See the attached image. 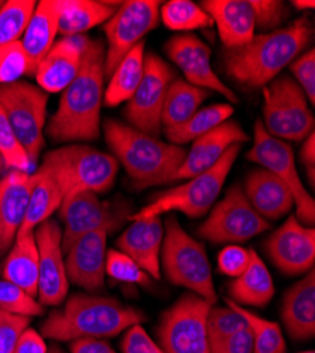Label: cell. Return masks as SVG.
<instances>
[{
    "label": "cell",
    "mask_w": 315,
    "mask_h": 353,
    "mask_svg": "<svg viewBox=\"0 0 315 353\" xmlns=\"http://www.w3.org/2000/svg\"><path fill=\"white\" fill-rule=\"evenodd\" d=\"M174 79L176 71L159 55H145V72L123 113L129 126L154 137L160 136L164 99Z\"/></svg>",
    "instance_id": "cell-15"
},
{
    "label": "cell",
    "mask_w": 315,
    "mask_h": 353,
    "mask_svg": "<svg viewBox=\"0 0 315 353\" xmlns=\"http://www.w3.org/2000/svg\"><path fill=\"white\" fill-rule=\"evenodd\" d=\"M234 114V106L229 103H216L210 105L196 110L190 119L176 128L165 129V136L171 144L183 145L190 141L196 140L204 136L210 130L229 121V117Z\"/></svg>",
    "instance_id": "cell-34"
},
{
    "label": "cell",
    "mask_w": 315,
    "mask_h": 353,
    "mask_svg": "<svg viewBox=\"0 0 315 353\" xmlns=\"http://www.w3.org/2000/svg\"><path fill=\"white\" fill-rule=\"evenodd\" d=\"M266 252L284 274H307L314 269L315 230L303 225L296 215L285 221L266 242Z\"/></svg>",
    "instance_id": "cell-18"
},
{
    "label": "cell",
    "mask_w": 315,
    "mask_h": 353,
    "mask_svg": "<svg viewBox=\"0 0 315 353\" xmlns=\"http://www.w3.org/2000/svg\"><path fill=\"white\" fill-rule=\"evenodd\" d=\"M60 218L64 222L63 252L65 254L83 234L99 229L108 233L121 229L130 218V208L126 202H102L98 194L82 191L64 198Z\"/></svg>",
    "instance_id": "cell-13"
},
{
    "label": "cell",
    "mask_w": 315,
    "mask_h": 353,
    "mask_svg": "<svg viewBox=\"0 0 315 353\" xmlns=\"http://www.w3.org/2000/svg\"><path fill=\"white\" fill-rule=\"evenodd\" d=\"M314 28L308 17L287 27L254 36L247 44L225 48L222 67L226 75L246 90H259L280 75L308 47Z\"/></svg>",
    "instance_id": "cell-2"
},
{
    "label": "cell",
    "mask_w": 315,
    "mask_h": 353,
    "mask_svg": "<svg viewBox=\"0 0 315 353\" xmlns=\"http://www.w3.org/2000/svg\"><path fill=\"white\" fill-rule=\"evenodd\" d=\"M116 245L119 250L134 260L150 277L160 279V254L164 239L161 216L132 221Z\"/></svg>",
    "instance_id": "cell-23"
},
{
    "label": "cell",
    "mask_w": 315,
    "mask_h": 353,
    "mask_svg": "<svg viewBox=\"0 0 315 353\" xmlns=\"http://www.w3.org/2000/svg\"><path fill=\"white\" fill-rule=\"evenodd\" d=\"M37 3L33 0H9L0 9V48L20 41Z\"/></svg>",
    "instance_id": "cell-37"
},
{
    "label": "cell",
    "mask_w": 315,
    "mask_h": 353,
    "mask_svg": "<svg viewBox=\"0 0 315 353\" xmlns=\"http://www.w3.org/2000/svg\"><path fill=\"white\" fill-rule=\"evenodd\" d=\"M61 14V0H43L39 2L21 37L28 68L27 75H34L39 64L51 50L59 34Z\"/></svg>",
    "instance_id": "cell-26"
},
{
    "label": "cell",
    "mask_w": 315,
    "mask_h": 353,
    "mask_svg": "<svg viewBox=\"0 0 315 353\" xmlns=\"http://www.w3.org/2000/svg\"><path fill=\"white\" fill-rule=\"evenodd\" d=\"M211 304L187 292L163 312L157 328L159 346L164 353H212L207 332Z\"/></svg>",
    "instance_id": "cell-10"
},
{
    "label": "cell",
    "mask_w": 315,
    "mask_h": 353,
    "mask_svg": "<svg viewBox=\"0 0 315 353\" xmlns=\"http://www.w3.org/2000/svg\"><path fill=\"white\" fill-rule=\"evenodd\" d=\"M5 5V2H0V9H2V6Z\"/></svg>",
    "instance_id": "cell-56"
},
{
    "label": "cell",
    "mask_w": 315,
    "mask_h": 353,
    "mask_svg": "<svg viewBox=\"0 0 315 353\" xmlns=\"http://www.w3.org/2000/svg\"><path fill=\"white\" fill-rule=\"evenodd\" d=\"M247 160L262 165L287 185L294 196L296 218L305 226L315 222V201L304 188L300 179L293 149L287 141L273 137L265 129L262 119L254 125L253 145L247 153Z\"/></svg>",
    "instance_id": "cell-11"
},
{
    "label": "cell",
    "mask_w": 315,
    "mask_h": 353,
    "mask_svg": "<svg viewBox=\"0 0 315 353\" xmlns=\"http://www.w3.org/2000/svg\"><path fill=\"white\" fill-rule=\"evenodd\" d=\"M30 316L0 310V353H13L21 334L28 328Z\"/></svg>",
    "instance_id": "cell-44"
},
{
    "label": "cell",
    "mask_w": 315,
    "mask_h": 353,
    "mask_svg": "<svg viewBox=\"0 0 315 353\" xmlns=\"http://www.w3.org/2000/svg\"><path fill=\"white\" fill-rule=\"evenodd\" d=\"M0 310L26 316H39L44 314V307L36 299L3 279L0 280Z\"/></svg>",
    "instance_id": "cell-41"
},
{
    "label": "cell",
    "mask_w": 315,
    "mask_h": 353,
    "mask_svg": "<svg viewBox=\"0 0 315 353\" xmlns=\"http://www.w3.org/2000/svg\"><path fill=\"white\" fill-rule=\"evenodd\" d=\"M297 85L307 97L311 106L315 103V51L311 48L297 57L290 64Z\"/></svg>",
    "instance_id": "cell-45"
},
{
    "label": "cell",
    "mask_w": 315,
    "mask_h": 353,
    "mask_svg": "<svg viewBox=\"0 0 315 353\" xmlns=\"http://www.w3.org/2000/svg\"><path fill=\"white\" fill-rule=\"evenodd\" d=\"M227 307H214L211 305L207 316V332L211 347L221 341L232 336L234 334L246 330L247 322L235 310V307L226 300Z\"/></svg>",
    "instance_id": "cell-38"
},
{
    "label": "cell",
    "mask_w": 315,
    "mask_h": 353,
    "mask_svg": "<svg viewBox=\"0 0 315 353\" xmlns=\"http://www.w3.org/2000/svg\"><path fill=\"white\" fill-rule=\"evenodd\" d=\"M121 5L122 2L105 0H61L59 33L63 37L83 36L91 28L105 24Z\"/></svg>",
    "instance_id": "cell-29"
},
{
    "label": "cell",
    "mask_w": 315,
    "mask_h": 353,
    "mask_svg": "<svg viewBox=\"0 0 315 353\" xmlns=\"http://www.w3.org/2000/svg\"><path fill=\"white\" fill-rule=\"evenodd\" d=\"M269 228L270 223L254 211L243 188L234 185L199 226L198 234L218 245L242 243Z\"/></svg>",
    "instance_id": "cell-14"
},
{
    "label": "cell",
    "mask_w": 315,
    "mask_h": 353,
    "mask_svg": "<svg viewBox=\"0 0 315 353\" xmlns=\"http://www.w3.org/2000/svg\"><path fill=\"white\" fill-rule=\"evenodd\" d=\"M40 167L54 175L64 198L82 191L106 192L119 171V163L112 154L78 143L48 152Z\"/></svg>",
    "instance_id": "cell-5"
},
{
    "label": "cell",
    "mask_w": 315,
    "mask_h": 353,
    "mask_svg": "<svg viewBox=\"0 0 315 353\" xmlns=\"http://www.w3.org/2000/svg\"><path fill=\"white\" fill-rule=\"evenodd\" d=\"M300 157H301V163L304 164V167L307 170L309 184L314 185V172H315V136H314V133H311L304 140Z\"/></svg>",
    "instance_id": "cell-51"
},
{
    "label": "cell",
    "mask_w": 315,
    "mask_h": 353,
    "mask_svg": "<svg viewBox=\"0 0 315 353\" xmlns=\"http://www.w3.org/2000/svg\"><path fill=\"white\" fill-rule=\"evenodd\" d=\"M105 272L109 277L121 283L150 285V276L121 250H109L106 253Z\"/></svg>",
    "instance_id": "cell-40"
},
{
    "label": "cell",
    "mask_w": 315,
    "mask_h": 353,
    "mask_svg": "<svg viewBox=\"0 0 315 353\" xmlns=\"http://www.w3.org/2000/svg\"><path fill=\"white\" fill-rule=\"evenodd\" d=\"M297 353H314V350H304V352H297Z\"/></svg>",
    "instance_id": "cell-55"
},
{
    "label": "cell",
    "mask_w": 315,
    "mask_h": 353,
    "mask_svg": "<svg viewBox=\"0 0 315 353\" xmlns=\"http://www.w3.org/2000/svg\"><path fill=\"white\" fill-rule=\"evenodd\" d=\"M161 264L167 280L190 290L211 305L216 303L211 264L205 248L183 229L176 216L167 218L161 246Z\"/></svg>",
    "instance_id": "cell-6"
},
{
    "label": "cell",
    "mask_w": 315,
    "mask_h": 353,
    "mask_svg": "<svg viewBox=\"0 0 315 353\" xmlns=\"http://www.w3.org/2000/svg\"><path fill=\"white\" fill-rule=\"evenodd\" d=\"M243 192L254 211L267 222L287 215L294 207L290 188L265 168L252 170L247 174Z\"/></svg>",
    "instance_id": "cell-24"
},
{
    "label": "cell",
    "mask_w": 315,
    "mask_h": 353,
    "mask_svg": "<svg viewBox=\"0 0 315 353\" xmlns=\"http://www.w3.org/2000/svg\"><path fill=\"white\" fill-rule=\"evenodd\" d=\"M160 19L173 32H191L214 26L204 8L191 0H170L160 8Z\"/></svg>",
    "instance_id": "cell-35"
},
{
    "label": "cell",
    "mask_w": 315,
    "mask_h": 353,
    "mask_svg": "<svg viewBox=\"0 0 315 353\" xmlns=\"http://www.w3.org/2000/svg\"><path fill=\"white\" fill-rule=\"evenodd\" d=\"M48 94L27 81L0 83V106L17 134L32 163L37 161L44 147Z\"/></svg>",
    "instance_id": "cell-9"
},
{
    "label": "cell",
    "mask_w": 315,
    "mask_h": 353,
    "mask_svg": "<svg viewBox=\"0 0 315 353\" xmlns=\"http://www.w3.org/2000/svg\"><path fill=\"white\" fill-rule=\"evenodd\" d=\"M229 303L235 307V310L247 322L253 339V353H285V341L276 322L256 315L231 300H229Z\"/></svg>",
    "instance_id": "cell-36"
},
{
    "label": "cell",
    "mask_w": 315,
    "mask_h": 353,
    "mask_svg": "<svg viewBox=\"0 0 315 353\" xmlns=\"http://www.w3.org/2000/svg\"><path fill=\"white\" fill-rule=\"evenodd\" d=\"M231 301L241 305L265 307L274 296V283L263 260L250 249L247 269L229 284Z\"/></svg>",
    "instance_id": "cell-31"
},
{
    "label": "cell",
    "mask_w": 315,
    "mask_h": 353,
    "mask_svg": "<svg viewBox=\"0 0 315 353\" xmlns=\"http://www.w3.org/2000/svg\"><path fill=\"white\" fill-rule=\"evenodd\" d=\"M105 79L103 43L88 37L81 70L61 92L59 108L47 123V136L52 141L77 143L99 137Z\"/></svg>",
    "instance_id": "cell-1"
},
{
    "label": "cell",
    "mask_w": 315,
    "mask_h": 353,
    "mask_svg": "<svg viewBox=\"0 0 315 353\" xmlns=\"http://www.w3.org/2000/svg\"><path fill=\"white\" fill-rule=\"evenodd\" d=\"M201 6L216 24L225 48L245 46L254 37L256 23L250 0H205Z\"/></svg>",
    "instance_id": "cell-25"
},
{
    "label": "cell",
    "mask_w": 315,
    "mask_h": 353,
    "mask_svg": "<svg viewBox=\"0 0 315 353\" xmlns=\"http://www.w3.org/2000/svg\"><path fill=\"white\" fill-rule=\"evenodd\" d=\"M208 98V91L198 88L185 79H174L168 86L163 105L161 123L165 129L185 123L199 110V106Z\"/></svg>",
    "instance_id": "cell-33"
},
{
    "label": "cell",
    "mask_w": 315,
    "mask_h": 353,
    "mask_svg": "<svg viewBox=\"0 0 315 353\" xmlns=\"http://www.w3.org/2000/svg\"><path fill=\"white\" fill-rule=\"evenodd\" d=\"M212 353H253V339L249 327L211 347Z\"/></svg>",
    "instance_id": "cell-48"
},
{
    "label": "cell",
    "mask_w": 315,
    "mask_h": 353,
    "mask_svg": "<svg viewBox=\"0 0 315 353\" xmlns=\"http://www.w3.org/2000/svg\"><path fill=\"white\" fill-rule=\"evenodd\" d=\"M293 6L298 10H311L315 8V3L312 2V0H294L293 2Z\"/></svg>",
    "instance_id": "cell-52"
},
{
    "label": "cell",
    "mask_w": 315,
    "mask_h": 353,
    "mask_svg": "<svg viewBox=\"0 0 315 353\" xmlns=\"http://www.w3.org/2000/svg\"><path fill=\"white\" fill-rule=\"evenodd\" d=\"M250 6L254 14L256 28H259L263 33L278 30L290 14L287 3L280 2V0H250Z\"/></svg>",
    "instance_id": "cell-42"
},
{
    "label": "cell",
    "mask_w": 315,
    "mask_h": 353,
    "mask_svg": "<svg viewBox=\"0 0 315 353\" xmlns=\"http://www.w3.org/2000/svg\"><path fill=\"white\" fill-rule=\"evenodd\" d=\"M145 41H141L114 68L103 94L106 106L114 108L129 102L145 72Z\"/></svg>",
    "instance_id": "cell-32"
},
{
    "label": "cell",
    "mask_w": 315,
    "mask_h": 353,
    "mask_svg": "<svg viewBox=\"0 0 315 353\" xmlns=\"http://www.w3.org/2000/svg\"><path fill=\"white\" fill-rule=\"evenodd\" d=\"M63 201L64 194L59 183L54 179V175L40 167L33 174L30 199H28L27 212L17 236L34 233L39 225L50 219L57 210H60Z\"/></svg>",
    "instance_id": "cell-30"
},
{
    "label": "cell",
    "mask_w": 315,
    "mask_h": 353,
    "mask_svg": "<svg viewBox=\"0 0 315 353\" xmlns=\"http://www.w3.org/2000/svg\"><path fill=\"white\" fill-rule=\"evenodd\" d=\"M160 2L157 0H128L122 2L103 26L108 40L105 50V77L110 78L123 58L159 26Z\"/></svg>",
    "instance_id": "cell-12"
},
{
    "label": "cell",
    "mask_w": 315,
    "mask_h": 353,
    "mask_svg": "<svg viewBox=\"0 0 315 353\" xmlns=\"http://www.w3.org/2000/svg\"><path fill=\"white\" fill-rule=\"evenodd\" d=\"M87 41V36H75L63 37L54 43L34 72L39 86L44 92H63L75 79L82 65Z\"/></svg>",
    "instance_id": "cell-20"
},
{
    "label": "cell",
    "mask_w": 315,
    "mask_h": 353,
    "mask_svg": "<svg viewBox=\"0 0 315 353\" xmlns=\"http://www.w3.org/2000/svg\"><path fill=\"white\" fill-rule=\"evenodd\" d=\"M47 353H64V350H63L61 347L57 346V345H52V346L47 350Z\"/></svg>",
    "instance_id": "cell-53"
},
{
    "label": "cell",
    "mask_w": 315,
    "mask_h": 353,
    "mask_svg": "<svg viewBox=\"0 0 315 353\" xmlns=\"http://www.w3.org/2000/svg\"><path fill=\"white\" fill-rule=\"evenodd\" d=\"M71 353H116L103 339L81 338L71 342Z\"/></svg>",
    "instance_id": "cell-50"
},
{
    "label": "cell",
    "mask_w": 315,
    "mask_h": 353,
    "mask_svg": "<svg viewBox=\"0 0 315 353\" xmlns=\"http://www.w3.org/2000/svg\"><path fill=\"white\" fill-rule=\"evenodd\" d=\"M250 250L238 245L226 246L218 256V269L222 274L229 277H239L249 266Z\"/></svg>",
    "instance_id": "cell-46"
},
{
    "label": "cell",
    "mask_w": 315,
    "mask_h": 353,
    "mask_svg": "<svg viewBox=\"0 0 315 353\" xmlns=\"http://www.w3.org/2000/svg\"><path fill=\"white\" fill-rule=\"evenodd\" d=\"M33 174L10 170L0 179V257L14 243L24 221Z\"/></svg>",
    "instance_id": "cell-21"
},
{
    "label": "cell",
    "mask_w": 315,
    "mask_h": 353,
    "mask_svg": "<svg viewBox=\"0 0 315 353\" xmlns=\"http://www.w3.org/2000/svg\"><path fill=\"white\" fill-rule=\"evenodd\" d=\"M241 149L242 144L231 145L212 168L192 176L188 183L183 185L157 195V198H154L145 208L130 215L129 219H149L173 211H179L191 219L204 216L216 201L229 171L232 170L234 163L241 153Z\"/></svg>",
    "instance_id": "cell-7"
},
{
    "label": "cell",
    "mask_w": 315,
    "mask_h": 353,
    "mask_svg": "<svg viewBox=\"0 0 315 353\" xmlns=\"http://www.w3.org/2000/svg\"><path fill=\"white\" fill-rule=\"evenodd\" d=\"M6 168H8V167H6V164H5L3 159H2V156H0V174H3Z\"/></svg>",
    "instance_id": "cell-54"
},
{
    "label": "cell",
    "mask_w": 315,
    "mask_h": 353,
    "mask_svg": "<svg viewBox=\"0 0 315 353\" xmlns=\"http://www.w3.org/2000/svg\"><path fill=\"white\" fill-rule=\"evenodd\" d=\"M249 140V136L234 121H226L204 136L194 140L190 152H187L184 163L181 164L177 180H190L192 176L203 174L212 168L229 147L242 144Z\"/></svg>",
    "instance_id": "cell-22"
},
{
    "label": "cell",
    "mask_w": 315,
    "mask_h": 353,
    "mask_svg": "<svg viewBox=\"0 0 315 353\" xmlns=\"http://www.w3.org/2000/svg\"><path fill=\"white\" fill-rule=\"evenodd\" d=\"M3 280L17 285L28 296L39 294V248L34 233L17 236L3 263Z\"/></svg>",
    "instance_id": "cell-28"
},
{
    "label": "cell",
    "mask_w": 315,
    "mask_h": 353,
    "mask_svg": "<svg viewBox=\"0 0 315 353\" xmlns=\"http://www.w3.org/2000/svg\"><path fill=\"white\" fill-rule=\"evenodd\" d=\"M105 140L137 190L176 181L187 150L165 143L119 121L103 122Z\"/></svg>",
    "instance_id": "cell-3"
},
{
    "label": "cell",
    "mask_w": 315,
    "mask_h": 353,
    "mask_svg": "<svg viewBox=\"0 0 315 353\" xmlns=\"http://www.w3.org/2000/svg\"><path fill=\"white\" fill-rule=\"evenodd\" d=\"M47 350L43 336L36 330L27 328L19 338L13 353H47Z\"/></svg>",
    "instance_id": "cell-49"
},
{
    "label": "cell",
    "mask_w": 315,
    "mask_h": 353,
    "mask_svg": "<svg viewBox=\"0 0 315 353\" xmlns=\"http://www.w3.org/2000/svg\"><path fill=\"white\" fill-rule=\"evenodd\" d=\"M108 232L103 229L83 234L65 253V270L70 281L90 292L105 284Z\"/></svg>",
    "instance_id": "cell-19"
},
{
    "label": "cell",
    "mask_w": 315,
    "mask_h": 353,
    "mask_svg": "<svg viewBox=\"0 0 315 353\" xmlns=\"http://www.w3.org/2000/svg\"><path fill=\"white\" fill-rule=\"evenodd\" d=\"M165 52L183 71L187 82L207 91H215L232 103L239 102L235 92L214 71L211 47L198 36L179 34L171 37L165 44Z\"/></svg>",
    "instance_id": "cell-17"
},
{
    "label": "cell",
    "mask_w": 315,
    "mask_h": 353,
    "mask_svg": "<svg viewBox=\"0 0 315 353\" xmlns=\"http://www.w3.org/2000/svg\"><path fill=\"white\" fill-rule=\"evenodd\" d=\"M123 353H164L140 325L130 327L122 341Z\"/></svg>",
    "instance_id": "cell-47"
},
{
    "label": "cell",
    "mask_w": 315,
    "mask_h": 353,
    "mask_svg": "<svg viewBox=\"0 0 315 353\" xmlns=\"http://www.w3.org/2000/svg\"><path fill=\"white\" fill-rule=\"evenodd\" d=\"M281 318L289 335L308 341L315 335V272L307 273L283 299Z\"/></svg>",
    "instance_id": "cell-27"
},
{
    "label": "cell",
    "mask_w": 315,
    "mask_h": 353,
    "mask_svg": "<svg viewBox=\"0 0 315 353\" xmlns=\"http://www.w3.org/2000/svg\"><path fill=\"white\" fill-rule=\"evenodd\" d=\"M145 318L140 310L123 305L114 299L72 294L63 308L48 315L41 325V334L60 342L81 338L103 339L140 325Z\"/></svg>",
    "instance_id": "cell-4"
},
{
    "label": "cell",
    "mask_w": 315,
    "mask_h": 353,
    "mask_svg": "<svg viewBox=\"0 0 315 353\" xmlns=\"http://www.w3.org/2000/svg\"><path fill=\"white\" fill-rule=\"evenodd\" d=\"M0 156L8 168L30 172L33 163L14 133L8 116L0 106Z\"/></svg>",
    "instance_id": "cell-39"
},
{
    "label": "cell",
    "mask_w": 315,
    "mask_h": 353,
    "mask_svg": "<svg viewBox=\"0 0 315 353\" xmlns=\"http://www.w3.org/2000/svg\"><path fill=\"white\" fill-rule=\"evenodd\" d=\"M262 90V123L269 134L283 141H301L314 133L311 105L292 77L278 75Z\"/></svg>",
    "instance_id": "cell-8"
},
{
    "label": "cell",
    "mask_w": 315,
    "mask_h": 353,
    "mask_svg": "<svg viewBox=\"0 0 315 353\" xmlns=\"http://www.w3.org/2000/svg\"><path fill=\"white\" fill-rule=\"evenodd\" d=\"M28 61L21 41L0 48V83H12L27 75Z\"/></svg>",
    "instance_id": "cell-43"
},
{
    "label": "cell",
    "mask_w": 315,
    "mask_h": 353,
    "mask_svg": "<svg viewBox=\"0 0 315 353\" xmlns=\"http://www.w3.org/2000/svg\"><path fill=\"white\" fill-rule=\"evenodd\" d=\"M39 248V303L57 307L68 294V277L63 252V229L59 222L47 219L34 230Z\"/></svg>",
    "instance_id": "cell-16"
}]
</instances>
